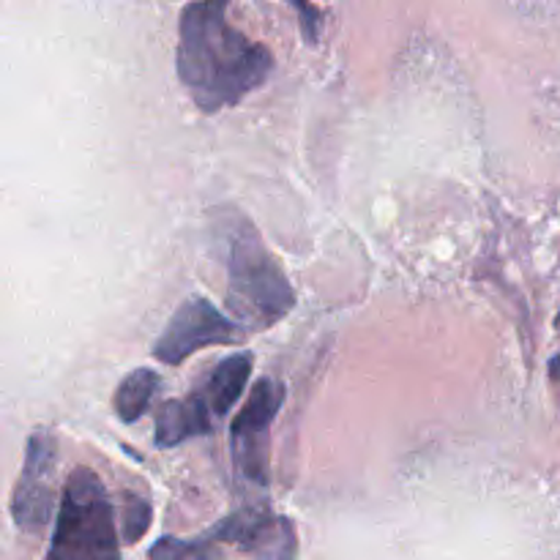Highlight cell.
<instances>
[{
    "label": "cell",
    "instance_id": "6da1fadb",
    "mask_svg": "<svg viewBox=\"0 0 560 560\" xmlns=\"http://www.w3.org/2000/svg\"><path fill=\"white\" fill-rule=\"evenodd\" d=\"M175 66L197 107L217 113L271 77L273 55L230 25L228 3H189L180 14Z\"/></svg>",
    "mask_w": 560,
    "mask_h": 560
},
{
    "label": "cell",
    "instance_id": "7a4b0ae2",
    "mask_svg": "<svg viewBox=\"0 0 560 560\" xmlns=\"http://www.w3.org/2000/svg\"><path fill=\"white\" fill-rule=\"evenodd\" d=\"M222 238L228 241L230 312L241 328L266 331L293 310V284L246 217L230 219Z\"/></svg>",
    "mask_w": 560,
    "mask_h": 560
},
{
    "label": "cell",
    "instance_id": "3957f363",
    "mask_svg": "<svg viewBox=\"0 0 560 560\" xmlns=\"http://www.w3.org/2000/svg\"><path fill=\"white\" fill-rule=\"evenodd\" d=\"M47 560H120L113 503L91 468H74L66 479Z\"/></svg>",
    "mask_w": 560,
    "mask_h": 560
},
{
    "label": "cell",
    "instance_id": "277c9868",
    "mask_svg": "<svg viewBox=\"0 0 560 560\" xmlns=\"http://www.w3.org/2000/svg\"><path fill=\"white\" fill-rule=\"evenodd\" d=\"M284 402V386L273 377H262L255 383L252 394L246 397L241 413L230 427V446L238 476L249 485H268V432L273 419Z\"/></svg>",
    "mask_w": 560,
    "mask_h": 560
},
{
    "label": "cell",
    "instance_id": "5b68a950",
    "mask_svg": "<svg viewBox=\"0 0 560 560\" xmlns=\"http://www.w3.org/2000/svg\"><path fill=\"white\" fill-rule=\"evenodd\" d=\"M244 331L235 320L217 310L208 299H189L180 310L170 317L164 331L153 342V359L162 364H184L191 353L211 345H241Z\"/></svg>",
    "mask_w": 560,
    "mask_h": 560
},
{
    "label": "cell",
    "instance_id": "8992f818",
    "mask_svg": "<svg viewBox=\"0 0 560 560\" xmlns=\"http://www.w3.org/2000/svg\"><path fill=\"white\" fill-rule=\"evenodd\" d=\"M55 465L58 441L49 430H36L27 438L25 465L11 495V517L25 534H42L55 506Z\"/></svg>",
    "mask_w": 560,
    "mask_h": 560
},
{
    "label": "cell",
    "instance_id": "52a82bcc",
    "mask_svg": "<svg viewBox=\"0 0 560 560\" xmlns=\"http://www.w3.org/2000/svg\"><path fill=\"white\" fill-rule=\"evenodd\" d=\"M213 421L217 416L202 392H191L186 399H170L156 416V446L173 448L189 438L208 435L213 432Z\"/></svg>",
    "mask_w": 560,
    "mask_h": 560
},
{
    "label": "cell",
    "instance_id": "ba28073f",
    "mask_svg": "<svg viewBox=\"0 0 560 560\" xmlns=\"http://www.w3.org/2000/svg\"><path fill=\"white\" fill-rule=\"evenodd\" d=\"M249 375H252V355L244 353V350L228 355V359H222L217 366H213V372L208 375V381L202 383L200 392L202 397H206V402L211 405L217 419H222V416H228L230 410H233V405L238 402L246 383H249Z\"/></svg>",
    "mask_w": 560,
    "mask_h": 560
},
{
    "label": "cell",
    "instance_id": "9c48e42d",
    "mask_svg": "<svg viewBox=\"0 0 560 560\" xmlns=\"http://www.w3.org/2000/svg\"><path fill=\"white\" fill-rule=\"evenodd\" d=\"M246 552L255 560H299V536H295L293 523L288 517L271 514Z\"/></svg>",
    "mask_w": 560,
    "mask_h": 560
},
{
    "label": "cell",
    "instance_id": "30bf717a",
    "mask_svg": "<svg viewBox=\"0 0 560 560\" xmlns=\"http://www.w3.org/2000/svg\"><path fill=\"white\" fill-rule=\"evenodd\" d=\"M156 388H159V375L153 370L140 366V370L131 372V375L120 383L118 392H115V399H113L118 419L126 421V424H131V421H140L142 413L148 410V405H151Z\"/></svg>",
    "mask_w": 560,
    "mask_h": 560
},
{
    "label": "cell",
    "instance_id": "8fae6325",
    "mask_svg": "<svg viewBox=\"0 0 560 560\" xmlns=\"http://www.w3.org/2000/svg\"><path fill=\"white\" fill-rule=\"evenodd\" d=\"M151 560H222L219 541L211 534L200 539H175V536H162L151 547Z\"/></svg>",
    "mask_w": 560,
    "mask_h": 560
},
{
    "label": "cell",
    "instance_id": "7c38bea8",
    "mask_svg": "<svg viewBox=\"0 0 560 560\" xmlns=\"http://www.w3.org/2000/svg\"><path fill=\"white\" fill-rule=\"evenodd\" d=\"M153 520V509L145 498L126 495L124 503V541L126 545H137L142 536L148 534Z\"/></svg>",
    "mask_w": 560,
    "mask_h": 560
},
{
    "label": "cell",
    "instance_id": "4fadbf2b",
    "mask_svg": "<svg viewBox=\"0 0 560 560\" xmlns=\"http://www.w3.org/2000/svg\"><path fill=\"white\" fill-rule=\"evenodd\" d=\"M290 5H293V9L301 14V25H304V38L310 44H315L317 42V22H315L317 9H315V5H304V3H290Z\"/></svg>",
    "mask_w": 560,
    "mask_h": 560
}]
</instances>
